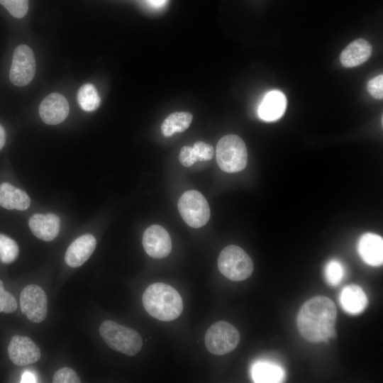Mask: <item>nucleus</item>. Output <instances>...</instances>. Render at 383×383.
Masks as SVG:
<instances>
[{"label": "nucleus", "instance_id": "1", "mask_svg": "<svg viewBox=\"0 0 383 383\" xmlns=\"http://www.w3.org/2000/svg\"><path fill=\"white\" fill-rule=\"evenodd\" d=\"M336 306L331 299L324 296L312 297L302 305L298 313L299 332L307 341L327 342L336 336Z\"/></svg>", "mask_w": 383, "mask_h": 383}, {"label": "nucleus", "instance_id": "2", "mask_svg": "<svg viewBox=\"0 0 383 383\" xmlns=\"http://www.w3.org/2000/svg\"><path fill=\"white\" fill-rule=\"evenodd\" d=\"M142 301L148 313L162 321L176 319L183 310V301L179 292L165 283L150 284L145 290Z\"/></svg>", "mask_w": 383, "mask_h": 383}, {"label": "nucleus", "instance_id": "3", "mask_svg": "<svg viewBox=\"0 0 383 383\" xmlns=\"http://www.w3.org/2000/svg\"><path fill=\"white\" fill-rule=\"evenodd\" d=\"M99 333L109 348L128 356L135 355L143 345L141 336L135 330L113 321H104Z\"/></svg>", "mask_w": 383, "mask_h": 383}, {"label": "nucleus", "instance_id": "4", "mask_svg": "<svg viewBox=\"0 0 383 383\" xmlns=\"http://www.w3.org/2000/svg\"><path fill=\"white\" fill-rule=\"evenodd\" d=\"M216 156L219 167L228 173L243 170L248 162L245 144L241 138L234 134L224 135L219 140Z\"/></svg>", "mask_w": 383, "mask_h": 383}, {"label": "nucleus", "instance_id": "5", "mask_svg": "<svg viewBox=\"0 0 383 383\" xmlns=\"http://www.w3.org/2000/svg\"><path fill=\"white\" fill-rule=\"evenodd\" d=\"M220 272L230 280L243 281L250 277L254 265L250 257L241 248L230 245L222 250L218 258Z\"/></svg>", "mask_w": 383, "mask_h": 383}, {"label": "nucleus", "instance_id": "6", "mask_svg": "<svg viewBox=\"0 0 383 383\" xmlns=\"http://www.w3.org/2000/svg\"><path fill=\"white\" fill-rule=\"evenodd\" d=\"M239 341L240 333L237 328L223 321L211 326L204 337L206 349L216 355H223L233 351Z\"/></svg>", "mask_w": 383, "mask_h": 383}, {"label": "nucleus", "instance_id": "7", "mask_svg": "<svg viewBox=\"0 0 383 383\" xmlns=\"http://www.w3.org/2000/svg\"><path fill=\"white\" fill-rule=\"evenodd\" d=\"M177 206L182 218L190 227H202L209 220V203L198 191L185 192L179 198Z\"/></svg>", "mask_w": 383, "mask_h": 383}, {"label": "nucleus", "instance_id": "8", "mask_svg": "<svg viewBox=\"0 0 383 383\" xmlns=\"http://www.w3.org/2000/svg\"><path fill=\"white\" fill-rule=\"evenodd\" d=\"M36 63L32 49L26 45L18 46L13 55L9 79L16 86L24 87L33 79Z\"/></svg>", "mask_w": 383, "mask_h": 383}, {"label": "nucleus", "instance_id": "9", "mask_svg": "<svg viewBox=\"0 0 383 383\" xmlns=\"http://www.w3.org/2000/svg\"><path fill=\"white\" fill-rule=\"evenodd\" d=\"M21 312L33 323H40L48 314V299L43 289L37 284H29L20 296Z\"/></svg>", "mask_w": 383, "mask_h": 383}, {"label": "nucleus", "instance_id": "10", "mask_svg": "<svg viewBox=\"0 0 383 383\" xmlns=\"http://www.w3.org/2000/svg\"><path fill=\"white\" fill-rule=\"evenodd\" d=\"M142 243L145 252L156 259L167 257L172 250L170 236L160 225L149 226L143 233Z\"/></svg>", "mask_w": 383, "mask_h": 383}, {"label": "nucleus", "instance_id": "11", "mask_svg": "<svg viewBox=\"0 0 383 383\" xmlns=\"http://www.w3.org/2000/svg\"><path fill=\"white\" fill-rule=\"evenodd\" d=\"M11 361L16 365L25 366L33 364L40 358V350L28 337L16 335L12 337L8 346Z\"/></svg>", "mask_w": 383, "mask_h": 383}, {"label": "nucleus", "instance_id": "12", "mask_svg": "<svg viewBox=\"0 0 383 383\" xmlns=\"http://www.w3.org/2000/svg\"><path fill=\"white\" fill-rule=\"evenodd\" d=\"M70 106L66 98L59 93H51L45 97L39 106V114L44 123L57 125L67 117Z\"/></svg>", "mask_w": 383, "mask_h": 383}, {"label": "nucleus", "instance_id": "13", "mask_svg": "<svg viewBox=\"0 0 383 383\" xmlns=\"http://www.w3.org/2000/svg\"><path fill=\"white\" fill-rule=\"evenodd\" d=\"M96 240L91 234H84L75 239L68 247L65 260L71 267L82 265L95 250Z\"/></svg>", "mask_w": 383, "mask_h": 383}, {"label": "nucleus", "instance_id": "14", "mask_svg": "<svg viewBox=\"0 0 383 383\" xmlns=\"http://www.w3.org/2000/svg\"><path fill=\"white\" fill-rule=\"evenodd\" d=\"M28 225L35 237L44 241H51L60 232V219L54 213H35L29 218Z\"/></svg>", "mask_w": 383, "mask_h": 383}, {"label": "nucleus", "instance_id": "15", "mask_svg": "<svg viewBox=\"0 0 383 383\" xmlns=\"http://www.w3.org/2000/svg\"><path fill=\"white\" fill-rule=\"evenodd\" d=\"M357 251L362 260L369 265L377 267L383 262V239L377 234L367 233L361 236Z\"/></svg>", "mask_w": 383, "mask_h": 383}, {"label": "nucleus", "instance_id": "16", "mask_svg": "<svg viewBox=\"0 0 383 383\" xmlns=\"http://www.w3.org/2000/svg\"><path fill=\"white\" fill-rule=\"evenodd\" d=\"M287 106L285 95L279 90H272L265 94L258 108V115L265 121H274L284 113Z\"/></svg>", "mask_w": 383, "mask_h": 383}, {"label": "nucleus", "instance_id": "17", "mask_svg": "<svg viewBox=\"0 0 383 383\" xmlns=\"http://www.w3.org/2000/svg\"><path fill=\"white\" fill-rule=\"evenodd\" d=\"M340 304L345 312L357 315L365 309L368 304V299L360 286L350 284L342 289L340 294Z\"/></svg>", "mask_w": 383, "mask_h": 383}, {"label": "nucleus", "instance_id": "18", "mask_svg": "<svg viewBox=\"0 0 383 383\" xmlns=\"http://www.w3.org/2000/svg\"><path fill=\"white\" fill-rule=\"evenodd\" d=\"M370 43L360 38L351 42L340 54V62L345 67H356L367 61L372 53Z\"/></svg>", "mask_w": 383, "mask_h": 383}, {"label": "nucleus", "instance_id": "19", "mask_svg": "<svg viewBox=\"0 0 383 383\" xmlns=\"http://www.w3.org/2000/svg\"><path fill=\"white\" fill-rule=\"evenodd\" d=\"M30 204L28 195L8 182L0 184V206L9 210L23 211Z\"/></svg>", "mask_w": 383, "mask_h": 383}, {"label": "nucleus", "instance_id": "20", "mask_svg": "<svg viewBox=\"0 0 383 383\" xmlns=\"http://www.w3.org/2000/svg\"><path fill=\"white\" fill-rule=\"evenodd\" d=\"M251 374L255 382L275 383L284 379V370L277 364L268 361L255 362L252 367Z\"/></svg>", "mask_w": 383, "mask_h": 383}, {"label": "nucleus", "instance_id": "21", "mask_svg": "<svg viewBox=\"0 0 383 383\" xmlns=\"http://www.w3.org/2000/svg\"><path fill=\"white\" fill-rule=\"evenodd\" d=\"M193 116L189 112H174L170 114L162 123V133L165 137H170L176 133L183 132L189 128Z\"/></svg>", "mask_w": 383, "mask_h": 383}, {"label": "nucleus", "instance_id": "22", "mask_svg": "<svg viewBox=\"0 0 383 383\" xmlns=\"http://www.w3.org/2000/svg\"><path fill=\"white\" fill-rule=\"evenodd\" d=\"M77 99L80 107L85 111H95L101 103L96 87L90 83L85 84L79 89Z\"/></svg>", "mask_w": 383, "mask_h": 383}, {"label": "nucleus", "instance_id": "23", "mask_svg": "<svg viewBox=\"0 0 383 383\" xmlns=\"http://www.w3.org/2000/svg\"><path fill=\"white\" fill-rule=\"evenodd\" d=\"M19 248L15 240L0 233V261L9 264L15 261L18 255Z\"/></svg>", "mask_w": 383, "mask_h": 383}, {"label": "nucleus", "instance_id": "24", "mask_svg": "<svg viewBox=\"0 0 383 383\" xmlns=\"http://www.w3.org/2000/svg\"><path fill=\"white\" fill-rule=\"evenodd\" d=\"M345 275L342 263L337 260H330L324 268V277L328 284L335 287L339 284Z\"/></svg>", "mask_w": 383, "mask_h": 383}, {"label": "nucleus", "instance_id": "25", "mask_svg": "<svg viewBox=\"0 0 383 383\" xmlns=\"http://www.w3.org/2000/svg\"><path fill=\"white\" fill-rule=\"evenodd\" d=\"M0 4L15 18L24 17L28 10L29 0H0Z\"/></svg>", "mask_w": 383, "mask_h": 383}, {"label": "nucleus", "instance_id": "26", "mask_svg": "<svg viewBox=\"0 0 383 383\" xmlns=\"http://www.w3.org/2000/svg\"><path fill=\"white\" fill-rule=\"evenodd\" d=\"M17 309V302L14 296L4 288L0 280V313H11Z\"/></svg>", "mask_w": 383, "mask_h": 383}, {"label": "nucleus", "instance_id": "27", "mask_svg": "<svg viewBox=\"0 0 383 383\" xmlns=\"http://www.w3.org/2000/svg\"><path fill=\"white\" fill-rule=\"evenodd\" d=\"M54 383H79L80 378L74 370L69 367H62L55 372L53 375Z\"/></svg>", "mask_w": 383, "mask_h": 383}, {"label": "nucleus", "instance_id": "28", "mask_svg": "<svg viewBox=\"0 0 383 383\" xmlns=\"http://www.w3.org/2000/svg\"><path fill=\"white\" fill-rule=\"evenodd\" d=\"M198 161H208L214 155L213 147L203 141L196 142L192 147Z\"/></svg>", "mask_w": 383, "mask_h": 383}, {"label": "nucleus", "instance_id": "29", "mask_svg": "<svg viewBox=\"0 0 383 383\" xmlns=\"http://www.w3.org/2000/svg\"><path fill=\"white\" fill-rule=\"evenodd\" d=\"M367 90L370 94L377 99L383 97V76L378 75L371 79L367 83Z\"/></svg>", "mask_w": 383, "mask_h": 383}, {"label": "nucleus", "instance_id": "30", "mask_svg": "<svg viewBox=\"0 0 383 383\" xmlns=\"http://www.w3.org/2000/svg\"><path fill=\"white\" fill-rule=\"evenodd\" d=\"M179 160L184 167H190L198 161L192 147L188 145L182 148Z\"/></svg>", "mask_w": 383, "mask_h": 383}, {"label": "nucleus", "instance_id": "31", "mask_svg": "<svg viewBox=\"0 0 383 383\" xmlns=\"http://www.w3.org/2000/svg\"><path fill=\"white\" fill-rule=\"evenodd\" d=\"M37 382L36 376L30 372H25L21 379V383H33Z\"/></svg>", "mask_w": 383, "mask_h": 383}, {"label": "nucleus", "instance_id": "32", "mask_svg": "<svg viewBox=\"0 0 383 383\" xmlns=\"http://www.w3.org/2000/svg\"><path fill=\"white\" fill-rule=\"evenodd\" d=\"M6 142V132L4 128L0 125V150L3 148Z\"/></svg>", "mask_w": 383, "mask_h": 383}, {"label": "nucleus", "instance_id": "33", "mask_svg": "<svg viewBox=\"0 0 383 383\" xmlns=\"http://www.w3.org/2000/svg\"><path fill=\"white\" fill-rule=\"evenodd\" d=\"M166 0H149L150 4L154 6H162Z\"/></svg>", "mask_w": 383, "mask_h": 383}]
</instances>
